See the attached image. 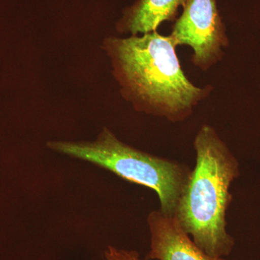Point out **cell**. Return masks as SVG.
Here are the masks:
<instances>
[{
    "label": "cell",
    "instance_id": "1",
    "mask_svg": "<svg viewBox=\"0 0 260 260\" xmlns=\"http://www.w3.org/2000/svg\"><path fill=\"white\" fill-rule=\"evenodd\" d=\"M102 48L119 93L136 112L181 122L213 91L212 85L203 88L188 79L170 35L155 30L109 37L103 40Z\"/></svg>",
    "mask_w": 260,
    "mask_h": 260
},
{
    "label": "cell",
    "instance_id": "2",
    "mask_svg": "<svg viewBox=\"0 0 260 260\" xmlns=\"http://www.w3.org/2000/svg\"><path fill=\"white\" fill-rule=\"evenodd\" d=\"M195 166L174 218L207 255H230L235 239L227 230L232 183L240 174L239 162L216 129L203 124L195 136Z\"/></svg>",
    "mask_w": 260,
    "mask_h": 260
},
{
    "label": "cell",
    "instance_id": "3",
    "mask_svg": "<svg viewBox=\"0 0 260 260\" xmlns=\"http://www.w3.org/2000/svg\"><path fill=\"white\" fill-rule=\"evenodd\" d=\"M47 148L95 164L129 182L155 191L160 211L174 217L191 169L184 162L162 158L121 141L108 127L93 141L50 140Z\"/></svg>",
    "mask_w": 260,
    "mask_h": 260
},
{
    "label": "cell",
    "instance_id": "4",
    "mask_svg": "<svg viewBox=\"0 0 260 260\" xmlns=\"http://www.w3.org/2000/svg\"><path fill=\"white\" fill-rule=\"evenodd\" d=\"M182 8L170 37L176 47L191 48V62L200 70L208 71L223 59L224 49L229 45L216 0H187Z\"/></svg>",
    "mask_w": 260,
    "mask_h": 260
},
{
    "label": "cell",
    "instance_id": "5",
    "mask_svg": "<svg viewBox=\"0 0 260 260\" xmlns=\"http://www.w3.org/2000/svg\"><path fill=\"white\" fill-rule=\"evenodd\" d=\"M150 251L145 260H225L207 255L184 232L174 217L153 210L147 218Z\"/></svg>",
    "mask_w": 260,
    "mask_h": 260
},
{
    "label": "cell",
    "instance_id": "6",
    "mask_svg": "<svg viewBox=\"0 0 260 260\" xmlns=\"http://www.w3.org/2000/svg\"><path fill=\"white\" fill-rule=\"evenodd\" d=\"M187 0H138L126 10L117 30L130 36L155 31L164 21L174 20L178 8Z\"/></svg>",
    "mask_w": 260,
    "mask_h": 260
},
{
    "label": "cell",
    "instance_id": "7",
    "mask_svg": "<svg viewBox=\"0 0 260 260\" xmlns=\"http://www.w3.org/2000/svg\"><path fill=\"white\" fill-rule=\"evenodd\" d=\"M104 256L106 260H142L137 251L118 249L113 246H108Z\"/></svg>",
    "mask_w": 260,
    "mask_h": 260
}]
</instances>
